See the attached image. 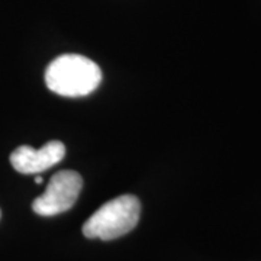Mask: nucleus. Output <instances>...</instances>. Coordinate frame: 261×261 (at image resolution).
Segmentation results:
<instances>
[{
    "label": "nucleus",
    "mask_w": 261,
    "mask_h": 261,
    "mask_svg": "<svg viewBox=\"0 0 261 261\" xmlns=\"http://www.w3.org/2000/svg\"><path fill=\"white\" fill-rule=\"evenodd\" d=\"M102 82L99 65L87 57L64 54L57 57L47 67V87L65 97H82L90 94Z\"/></svg>",
    "instance_id": "1"
},
{
    "label": "nucleus",
    "mask_w": 261,
    "mask_h": 261,
    "mask_svg": "<svg viewBox=\"0 0 261 261\" xmlns=\"http://www.w3.org/2000/svg\"><path fill=\"white\" fill-rule=\"evenodd\" d=\"M141 203L134 195H122L100 206L83 225L87 238L116 240L130 232L140 221Z\"/></svg>",
    "instance_id": "2"
},
{
    "label": "nucleus",
    "mask_w": 261,
    "mask_h": 261,
    "mask_svg": "<svg viewBox=\"0 0 261 261\" xmlns=\"http://www.w3.org/2000/svg\"><path fill=\"white\" fill-rule=\"evenodd\" d=\"M83 187L82 176L73 170H61L56 173L45 192L32 203L34 212L41 216H54L73 207Z\"/></svg>",
    "instance_id": "3"
},
{
    "label": "nucleus",
    "mask_w": 261,
    "mask_h": 261,
    "mask_svg": "<svg viewBox=\"0 0 261 261\" xmlns=\"http://www.w3.org/2000/svg\"><path fill=\"white\" fill-rule=\"evenodd\" d=\"M65 147L61 141H49L41 148L20 145L10 154V164L22 174L42 173L64 159Z\"/></svg>",
    "instance_id": "4"
},
{
    "label": "nucleus",
    "mask_w": 261,
    "mask_h": 261,
    "mask_svg": "<svg viewBox=\"0 0 261 261\" xmlns=\"http://www.w3.org/2000/svg\"><path fill=\"white\" fill-rule=\"evenodd\" d=\"M35 181H37V183H42V177H35Z\"/></svg>",
    "instance_id": "5"
},
{
    "label": "nucleus",
    "mask_w": 261,
    "mask_h": 261,
    "mask_svg": "<svg viewBox=\"0 0 261 261\" xmlns=\"http://www.w3.org/2000/svg\"><path fill=\"white\" fill-rule=\"evenodd\" d=\"M0 216H2V212H0Z\"/></svg>",
    "instance_id": "6"
}]
</instances>
